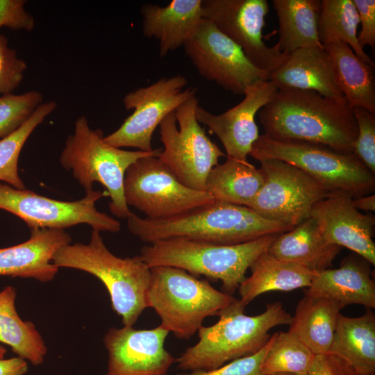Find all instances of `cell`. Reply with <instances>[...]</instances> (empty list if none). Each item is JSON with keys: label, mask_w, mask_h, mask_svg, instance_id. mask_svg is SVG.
Instances as JSON below:
<instances>
[{"label": "cell", "mask_w": 375, "mask_h": 375, "mask_svg": "<svg viewBox=\"0 0 375 375\" xmlns=\"http://www.w3.org/2000/svg\"><path fill=\"white\" fill-rule=\"evenodd\" d=\"M258 118L268 137L318 143L353 153L358 126L353 109L315 91L278 89L260 110Z\"/></svg>", "instance_id": "obj_1"}, {"label": "cell", "mask_w": 375, "mask_h": 375, "mask_svg": "<svg viewBox=\"0 0 375 375\" xmlns=\"http://www.w3.org/2000/svg\"><path fill=\"white\" fill-rule=\"evenodd\" d=\"M127 226L132 234L149 244L185 238L222 245L244 243L294 228L266 219L249 207L217 201L166 219L142 218L131 212Z\"/></svg>", "instance_id": "obj_2"}, {"label": "cell", "mask_w": 375, "mask_h": 375, "mask_svg": "<svg viewBox=\"0 0 375 375\" xmlns=\"http://www.w3.org/2000/svg\"><path fill=\"white\" fill-rule=\"evenodd\" d=\"M245 306L235 299L218 314L212 326L198 331L199 342L190 347L175 360L183 371L213 370L226 362L251 356L269 340L272 328L291 323L292 316L281 302L269 303L257 315L244 313Z\"/></svg>", "instance_id": "obj_3"}, {"label": "cell", "mask_w": 375, "mask_h": 375, "mask_svg": "<svg viewBox=\"0 0 375 375\" xmlns=\"http://www.w3.org/2000/svg\"><path fill=\"white\" fill-rule=\"evenodd\" d=\"M52 263L58 268L81 270L99 279L124 326L133 327L147 308L151 267L140 255L124 258L114 255L99 231H92L88 244L77 242L60 248L54 253Z\"/></svg>", "instance_id": "obj_4"}, {"label": "cell", "mask_w": 375, "mask_h": 375, "mask_svg": "<svg viewBox=\"0 0 375 375\" xmlns=\"http://www.w3.org/2000/svg\"><path fill=\"white\" fill-rule=\"evenodd\" d=\"M278 235L231 245L185 238L161 240L143 246L140 256L149 267H174L194 276L219 280L223 292L232 295L246 279L247 269L268 251Z\"/></svg>", "instance_id": "obj_5"}, {"label": "cell", "mask_w": 375, "mask_h": 375, "mask_svg": "<svg viewBox=\"0 0 375 375\" xmlns=\"http://www.w3.org/2000/svg\"><path fill=\"white\" fill-rule=\"evenodd\" d=\"M101 129H92L86 116L75 122L74 132L65 140L60 162L83 188L85 194L93 190L95 182L107 190L111 201L110 212L119 218L131 214L124 195V181L126 170L138 159L158 157L162 149L151 151H127L107 143Z\"/></svg>", "instance_id": "obj_6"}, {"label": "cell", "mask_w": 375, "mask_h": 375, "mask_svg": "<svg viewBox=\"0 0 375 375\" xmlns=\"http://www.w3.org/2000/svg\"><path fill=\"white\" fill-rule=\"evenodd\" d=\"M235 298L220 292L206 280L169 266L151 267L146 295L147 308L154 309L161 325L181 340H189L203 320L219 312Z\"/></svg>", "instance_id": "obj_7"}, {"label": "cell", "mask_w": 375, "mask_h": 375, "mask_svg": "<svg viewBox=\"0 0 375 375\" xmlns=\"http://www.w3.org/2000/svg\"><path fill=\"white\" fill-rule=\"evenodd\" d=\"M256 160L273 158L289 163L310 176L331 194L353 199L372 194L375 174L353 153L300 140L275 139L262 134L249 154Z\"/></svg>", "instance_id": "obj_8"}, {"label": "cell", "mask_w": 375, "mask_h": 375, "mask_svg": "<svg viewBox=\"0 0 375 375\" xmlns=\"http://www.w3.org/2000/svg\"><path fill=\"white\" fill-rule=\"evenodd\" d=\"M198 106L194 96L162 121L159 126L164 149L158 158L183 185L206 191L208 173L225 154L199 125Z\"/></svg>", "instance_id": "obj_9"}, {"label": "cell", "mask_w": 375, "mask_h": 375, "mask_svg": "<svg viewBox=\"0 0 375 375\" xmlns=\"http://www.w3.org/2000/svg\"><path fill=\"white\" fill-rule=\"evenodd\" d=\"M124 195L128 206L153 219L177 216L215 201L207 192L183 185L156 156L141 158L128 168Z\"/></svg>", "instance_id": "obj_10"}, {"label": "cell", "mask_w": 375, "mask_h": 375, "mask_svg": "<svg viewBox=\"0 0 375 375\" xmlns=\"http://www.w3.org/2000/svg\"><path fill=\"white\" fill-rule=\"evenodd\" d=\"M106 194L92 190L81 199L63 201L0 183V209L22 219L30 228L65 229L86 224L92 230L117 233L120 223L99 211L95 203Z\"/></svg>", "instance_id": "obj_11"}, {"label": "cell", "mask_w": 375, "mask_h": 375, "mask_svg": "<svg viewBox=\"0 0 375 375\" xmlns=\"http://www.w3.org/2000/svg\"><path fill=\"white\" fill-rule=\"evenodd\" d=\"M263 185L249 208L260 216L295 227L310 217L314 205L329 194L300 169L285 162L258 160Z\"/></svg>", "instance_id": "obj_12"}, {"label": "cell", "mask_w": 375, "mask_h": 375, "mask_svg": "<svg viewBox=\"0 0 375 375\" xmlns=\"http://www.w3.org/2000/svg\"><path fill=\"white\" fill-rule=\"evenodd\" d=\"M183 47L201 76L233 94L244 95L249 86L269 80V73L256 67L238 44L205 18Z\"/></svg>", "instance_id": "obj_13"}, {"label": "cell", "mask_w": 375, "mask_h": 375, "mask_svg": "<svg viewBox=\"0 0 375 375\" xmlns=\"http://www.w3.org/2000/svg\"><path fill=\"white\" fill-rule=\"evenodd\" d=\"M187 83L185 76L176 75L126 94L124 105L127 110L133 109V112L116 131L105 136V141L117 148L152 151L151 138L156 127L169 114L195 96L197 88L182 90Z\"/></svg>", "instance_id": "obj_14"}, {"label": "cell", "mask_w": 375, "mask_h": 375, "mask_svg": "<svg viewBox=\"0 0 375 375\" xmlns=\"http://www.w3.org/2000/svg\"><path fill=\"white\" fill-rule=\"evenodd\" d=\"M202 10L203 18L238 44L258 69L270 74L288 55L262 40L269 11L266 0H202Z\"/></svg>", "instance_id": "obj_15"}, {"label": "cell", "mask_w": 375, "mask_h": 375, "mask_svg": "<svg viewBox=\"0 0 375 375\" xmlns=\"http://www.w3.org/2000/svg\"><path fill=\"white\" fill-rule=\"evenodd\" d=\"M169 333L161 325L151 329L110 328L103 339L108 352L104 375H167L175 362L165 348Z\"/></svg>", "instance_id": "obj_16"}, {"label": "cell", "mask_w": 375, "mask_h": 375, "mask_svg": "<svg viewBox=\"0 0 375 375\" xmlns=\"http://www.w3.org/2000/svg\"><path fill=\"white\" fill-rule=\"evenodd\" d=\"M278 89L270 80L258 81L246 89L242 101L222 114L214 115L198 106L197 121L217 136L227 158L247 162V156L259 137L256 115Z\"/></svg>", "instance_id": "obj_17"}, {"label": "cell", "mask_w": 375, "mask_h": 375, "mask_svg": "<svg viewBox=\"0 0 375 375\" xmlns=\"http://www.w3.org/2000/svg\"><path fill=\"white\" fill-rule=\"evenodd\" d=\"M352 199L347 194H328L314 205L310 217L328 242L344 247L374 265L375 217L356 208Z\"/></svg>", "instance_id": "obj_18"}, {"label": "cell", "mask_w": 375, "mask_h": 375, "mask_svg": "<svg viewBox=\"0 0 375 375\" xmlns=\"http://www.w3.org/2000/svg\"><path fill=\"white\" fill-rule=\"evenodd\" d=\"M30 229L28 240L0 249V276L49 282L59 269L52 263L53 256L60 248L71 244L72 238L63 229Z\"/></svg>", "instance_id": "obj_19"}, {"label": "cell", "mask_w": 375, "mask_h": 375, "mask_svg": "<svg viewBox=\"0 0 375 375\" xmlns=\"http://www.w3.org/2000/svg\"><path fill=\"white\" fill-rule=\"evenodd\" d=\"M281 88L312 90L347 103L336 82L332 59L324 47L299 49L289 53L269 76Z\"/></svg>", "instance_id": "obj_20"}, {"label": "cell", "mask_w": 375, "mask_h": 375, "mask_svg": "<svg viewBox=\"0 0 375 375\" xmlns=\"http://www.w3.org/2000/svg\"><path fill=\"white\" fill-rule=\"evenodd\" d=\"M369 264L360 256L349 255L339 268L317 272L305 295L328 298L344 307L359 304L374 308L375 283Z\"/></svg>", "instance_id": "obj_21"}, {"label": "cell", "mask_w": 375, "mask_h": 375, "mask_svg": "<svg viewBox=\"0 0 375 375\" xmlns=\"http://www.w3.org/2000/svg\"><path fill=\"white\" fill-rule=\"evenodd\" d=\"M140 13L143 34L158 41L162 57L183 46L203 18L202 0H173L163 7L144 4Z\"/></svg>", "instance_id": "obj_22"}, {"label": "cell", "mask_w": 375, "mask_h": 375, "mask_svg": "<svg viewBox=\"0 0 375 375\" xmlns=\"http://www.w3.org/2000/svg\"><path fill=\"white\" fill-rule=\"evenodd\" d=\"M340 249L324 238L317 222L310 217L291 231L279 234L267 252L318 272L332 267Z\"/></svg>", "instance_id": "obj_23"}, {"label": "cell", "mask_w": 375, "mask_h": 375, "mask_svg": "<svg viewBox=\"0 0 375 375\" xmlns=\"http://www.w3.org/2000/svg\"><path fill=\"white\" fill-rule=\"evenodd\" d=\"M251 274L240 285V301L246 306L260 294L270 291H291L308 288L317 272L281 260L267 251L249 267Z\"/></svg>", "instance_id": "obj_24"}, {"label": "cell", "mask_w": 375, "mask_h": 375, "mask_svg": "<svg viewBox=\"0 0 375 375\" xmlns=\"http://www.w3.org/2000/svg\"><path fill=\"white\" fill-rule=\"evenodd\" d=\"M343 308L339 302L328 298L305 295L296 307L288 331L315 355L327 354Z\"/></svg>", "instance_id": "obj_25"}, {"label": "cell", "mask_w": 375, "mask_h": 375, "mask_svg": "<svg viewBox=\"0 0 375 375\" xmlns=\"http://www.w3.org/2000/svg\"><path fill=\"white\" fill-rule=\"evenodd\" d=\"M332 59L337 84L348 106L375 114L374 67L361 60L342 42L324 46Z\"/></svg>", "instance_id": "obj_26"}, {"label": "cell", "mask_w": 375, "mask_h": 375, "mask_svg": "<svg viewBox=\"0 0 375 375\" xmlns=\"http://www.w3.org/2000/svg\"><path fill=\"white\" fill-rule=\"evenodd\" d=\"M328 354L346 361L362 374H375V315L349 317L339 315Z\"/></svg>", "instance_id": "obj_27"}, {"label": "cell", "mask_w": 375, "mask_h": 375, "mask_svg": "<svg viewBox=\"0 0 375 375\" xmlns=\"http://www.w3.org/2000/svg\"><path fill=\"white\" fill-rule=\"evenodd\" d=\"M278 20L281 51L289 54L299 49L319 47L318 19L321 7L319 0H273Z\"/></svg>", "instance_id": "obj_28"}, {"label": "cell", "mask_w": 375, "mask_h": 375, "mask_svg": "<svg viewBox=\"0 0 375 375\" xmlns=\"http://www.w3.org/2000/svg\"><path fill=\"white\" fill-rule=\"evenodd\" d=\"M263 176L250 162L227 158L206 180V192L217 202L249 207L263 185Z\"/></svg>", "instance_id": "obj_29"}, {"label": "cell", "mask_w": 375, "mask_h": 375, "mask_svg": "<svg viewBox=\"0 0 375 375\" xmlns=\"http://www.w3.org/2000/svg\"><path fill=\"white\" fill-rule=\"evenodd\" d=\"M16 297L12 286L0 292V342L8 345L18 357L38 366L44 360L47 347L35 324L18 315Z\"/></svg>", "instance_id": "obj_30"}, {"label": "cell", "mask_w": 375, "mask_h": 375, "mask_svg": "<svg viewBox=\"0 0 375 375\" xmlns=\"http://www.w3.org/2000/svg\"><path fill=\"white\" fill-rule=\"evenodd\" d=\"M359 24L353 0L321 1L318 33L322 45L338 42L346 43L361 60L374 67V62L358 42Z\"/></svg>", "instance_id": "obj_31"}, {"label": "cell", "mask_w": 375, "mask_h": 375, "mask_svg": "<svg viewBox=\"0 0 375 375\" xmlns=\"http://www.w3.org/2000/svg\"><path fill=\"white\" fill-rule=\"evenodd\" d=\"M263 358L261 371L264 375L289 373L308 375L316 355L297 335L290 332L275 333Z\"/></svg>", "instance_id": "obj_32"}, {"label": "cell", "mask_w": 375, "mask_h": 375, "mask_svg": "<svg viewBox=\"0 0 375 375\" xmlns=\"http://www.w3.org/2000/svg\"><path fill=\"white\" fill-rule=\"evenodd\" d=\"M57 106L55 101L43 102L22 126L0 140V181L17 189H26L18 172L21 151L33 131Z\"/></svg>", "instance_id": "obj_33"}, {"label": "cell", "mask_w": 375, "mask_h": 375, "mask_svg": "<svg viewBox=\"0 0 375 375\" xmlns=\"http://www.w3.org/2000/svg\"><path fill=\"white\" fill-rule=\"evenodd\" d=\"M42 103L43 95L36 90L1 95L0 138H6L17 131Z\"/></svg>", "instance_id": "obj_34"}, {"label": "cell", "mask_w": 375, "mask_h": 375, "mask_svg": "<svg viewBox=\"0 0 375 375\" xmlns=\"http://www.w3.org/2000/svg\"><path fill=\"white\" fill-rule=\"evenodd\" d=\"M353 110L358 126L353 153L375 174V114L362 107Z\"/></svg>", "instance_id": "obj_35"}, {"label": "cell", "mask_w": 375, "mask_h": 375, "mask_svg": "<svg viewBox=\"0 0 375 375\" xmlns=\"http://www.w3.org/2000/svg\"><path fill=\"white\" fill-rule=\"evenodd\" d=\"M26 69V62L9 47L7 38L0 35V95L14 91L22 83Z\"/></svg>", "instance_id": "obj_36"}, {"label": "cell", "mask_w": 375, "mask_h": 375, "mask_svg": "<svg viewBox=\"0 0 375 375\" xmlns=\"http://www.w3.org/2000/svg\"><path fill=\"white\" fill-rule=\"evenodd\" d=\"M270 342L269 339L266 345L257 353L232 360L215 369L194 370L176 375H264L261 371V365Z\"/></svg>", "instance_id": "obj_37"}, {"label": "cell", "mask_w": 375, "mask_h": 375, "mask_svg": "<svg viewBox=\"0 0 375 375\" xmlns=\"http://www.w3.org/2000/svg\"><path fill=\"white\" fill-rule=\"evenodd\" d=\"M24 0H0V28L31 31L35 28L33 15L25 8Z\"/></svg>", "instance_id": "obj_38"}, {"label": "cell", "mask_w": 375, "mask_h": 375, "mask_svg": "<svg viewBox=\"0 0 375 375\" xmlns=\"http://www.w3.org/2000/svg\"><path fill=\"white\" fill-rule=\"evenodd\" d=\"M308 375H375L358 372L342 359L331 354L316 355Z\"/></svg>", "instance_id": "obj_39"}, {"label": "cell", "mask_w": 375, "mask_h": 375, "mask_svg": "<svg viewBox=\"0 0 375 375\" xmlns=\"http://www.w3.org/2000/svg\"><path fill=\"white\" fill-rule=\"evenodd\" d=\"M357 9L361 30L358 35V40L363 48L368 45L375 46V1L353 0Z\"/></svg>", "instance_id": "obj_40"}, {"label": "cell", "mask_w": 375, "mask_h": 375, "mask_svg": "<svg viewBox=\"0 0 375 375\" xmlns=\"http://www.w3.org/2000/svg\"><path fill=\"white\" fill-rule=\"evenodd\" d=\"M28 369L27 361L18 356L0 359V375H24Z\"/></svg>", "instance_id": "obj_41"}, {"label": "cell", "mask_w": 375, "mask_h": 375, "mask_svg": "<svg viewBox=\"0 0 375 375\" xmlns=\"http://www.w3.org/2000/svg\"><path fill=\"white\" fill-rule=\"evenodd\" d=\"M352 203L358 210L365 212L375 210V195L371 194L352 199Z\"/></svg>", "instance_id": "obj_42"}, {"label": "cell", "mask_w": 375, "mask_h": 375, "mask_svg": "<svg viewBox=\"0 0 375 375\" xmlns=\"http://www.w3.org/2000/svg\"><path fill=\"white\" fill-rule=\"evenodd\" d=\"M6 353V349L0 345V359L4 358L5 354Z\"/></svg>", "instance_id": "obj_43"}, {"label": "cell", "mask_w": 375, "mask_h": 375, "mask_svg": "<svg viewBox=\"0 0 375 375\" xmlns=\"http://www.w3.org/2000/svg\"><path fill=\"white\" fill-rule=\"evenodd\" d=\"M272 375H297V374H289V373H279V374H275Z\"/></svg>", "instance_id": "obj_44"}]
</instances>
